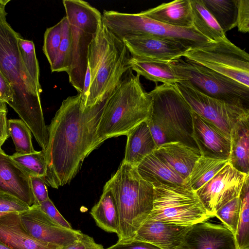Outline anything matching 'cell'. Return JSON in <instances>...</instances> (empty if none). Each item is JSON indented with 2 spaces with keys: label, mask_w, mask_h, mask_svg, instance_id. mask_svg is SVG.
I'll return each mask as SVG.
<instances>
[{
  "label": "cell",
  "mask_w": 249,
  "mask_h": 249,
  "mask_svg": "<svg viewBox=\"0 0 249 249\" xmlns=\"http://www.w3.org/2000/svg\"><path fill=\"white\" fill-rule=\"evenodd\" d=\"M107 98L85 108L81 93L62 102L48 126L49 139L44 151L47 161V185L57 189L69 184L84 159L100 146L96 132Z\"/></svg>",
  "instance_id": "obj_1"
},
{
  "label": "cell",
  "mask_w": 249,
  "mask_h": 249,
  "mask_svg": "<svg viewBox=\"0 0 249 249\" xmlns=\"http://www.w3.org/2000/svg\"><path fill=\"white\" fill-rule=\"evenodd\" d=\"M129 69L107 97L98 126L100 145L107 139L126 135L150 116L152 98Z\"/></svg>",
  "instance_id": "obj_2"
},
{
  "label": "cell",
  "mask_w": 249,
  "mask_h": 249,
  "mask_svg": "<svg viewBox=\"0 0 249 249\" xmlns=\"http://www.w3.org/2000/svg\"><path fill=\"white\" fill-rule=\"evenodd\" d=\"M130 57L123 40L111 33L102 21L88 50L91 80L86 107H92L109 96L130 69Z\"/></svg>",
  "instance_id": "obj_3"
},
{
  "label": "cell",
  "mask_w": 249,
  "mask_h": 249,
  "mask_svg": "<svg viewBox=\"0 0 249 249\" xmlns=\"http://www.w3.org/2000/svg\"><path fill=\"white\" fill-rule=\"evenodd\" d=\"M104 186L111 191L118 208L120 222L118 242L133 239L152 210L153 185L140 176L137 167L123 160Z\"/></svg>",
  "instance_id": "obj_4"
},
{
  "label": "cell",
  "mask_w": 249,
  "mask_h": 249,
  "mask_svg": "<svg viewBox=\"0 0 249 249\" xmlns=\"http://www.w3.org/2000/svg\"><path fill=\"white\" fill-rule=\"evenodd\" d=\"M149 93L152 103L146 122L157 146L180 142L198 150L193 137V110L174 85L157 86Z\"/></svg>",
  "instance_id": "obj_5"
},
{
  "label": "cell",
  "mask_w": 249,
  "mask_h": 249,
  "mask_svg": "<svg viewBox=\"0 0 249 249\" xmlns=\"http://www.w3.org/2000/svg\"><path fill=\"white\" fill-rule=\"evenodd\" d=\"M10 0H0V71L13 92L9 105L19 116L30 109L42 108L40 94L22 64L18 39L20 35L6 20V5Z\"/></svg>",
  "instance_id": "obj_6"
},
{
  "label": "cell",
  "mask_w": 249,
  "mask_h": 249,
  "mask_svg": "<svg viewBox=\"0 0 249 249\" xmlns=\"http://www.w3.org/2000/svg\"><path fill=\"white\" fill-rule=\"evenodd\" d=\"M62 2L71 35L72 60L67 74L70 83L78 93H81L88 65L89 47L102 23V15L84 0Z\"/></svg>",
  "instance_id": "obj_7"
},
{
  "label": "cell",
  "mask_w": 249,
  "mask_h": 249,
  "mask_svg": "<svg viewBox=\"0 0 249 249\" xmlns=\"http://www.w3.org/2000/svg\"><path fill=\"white\" fill-rule=\"evenodd\" d=\"M102 21L108 30L122 40L133 36H150L178 41L189 49L211 42L194 27L168 25L150 19L140 12L132 14L105 10Z\"/></svg>",
  "instance_id": "obj_8"
},
{
  "label": "cell",
  "mask_w": 249,
  "mask_h": 249,
  "mask_svg": "<svg viewBox=\"0 0 249 249\" xmlns=\"http://www.w3.org/2000/svg\"><path fill=\"white\" fill-rule=\"evenodd\" d=\"M152 185L153 208L148 218L192 226L212 217L190 187L161 183Z\"/></svg>",
  "instance_id": "obj_9"
},
{
  "label": "cell",
  "mask_w": 249,
  "mask_h": 249,
  "mask_svg": "<svg viewBox=\"0 0 249 249\" xmlns=\"http://www.w3.org/2000/svg\"><path fill=\"white\" fill-rule=\"evenodd\" d=\"M168 64L177 75L201 93L249 109V87L186 58Z\"/></svg>",
  "instance_id": "obj_10"
},
{
  "label": "cell",
  "mask_w": 249,
  "mask_h": 249,
  "mask_svg": "<svg viewBox=\"0 0 249 249\" xmlns=\"http://www.w3.org/2000/svg\"><path fill=\"white\" fill-rule=\"evenodd\" d=\"M183 57L249 87V54L227 38L190 49Z\"/></svg>",
  "instance_id": "obj_11"
},
{
  "label": "cell",
  "mask_w": 249,
  "mask_h": 249,
  "mask_svg": "<svg viewBox=\"0 0 249 249\" xmlns=\"http://www.w3.org/2000/svg\"><path fill=\"white\" fill-rule=\"evenodd\" d=\"M174 85L194 112L211 122L231 139L236 129L249 120V109L207 96L185 80Z\"/></svg>",
  "instance_id": "obj_12"
},
{
  "label": "cell",
  "mask_w": 249,
  "mask_h": 249,
  "mask_svg": "<svg viewBox=\"0 0 249 249\" xmlns=\"http://www.w3.org/2000/svg\"><path fill=\"white\" fill-rule=\"evenodd\" d=\"M248 175H249L237 170L229 162L209 181L196 192L212 217L224 204L239 196Z\"/></svg>",
  "instance_id": "obj_13"
},
{
  "label": "cell",
  "mask_w": 249,
  "mask_h": 249,
  "mask_svg": "<svg viewBox=\"0 0 249 249\" xmlns=\"http://www.w3.org/2000/svg\"><path fill=\"white\" fill-rule=\"evenodd\" d=\"M19 215L26 231L34 238L42 242L62 248L78 240L83 234L80 230L59 225L37 204H34Z\"/></svg>",
  "instance_id": "obj_14"
},
{
  "label": "cell",
  "mask_w": 249,
  "mask_h": 249,
  "mask_svg": "<svg viewBox=\"0 0 249 249\" xmlns=\"http://www.w3.org/2000/svg\"><path fill=\"white\" fill-rule=\"evenodd\" d=\"M132 57L169 62L183 57L190 50L181 43L167 38L141 36L123 40Z\"/></svg>",
  "instance_id": "obj_15"
},
{
  "label": "cell",
  "mask_w": 249,
  "mask_h": 249,
  "mask_svg": "<svg viewBox=\"0 0 249 249\" xmlns=\"http://www.w3.org/2000/svg\"><path fill=\"white\" fill-rule=\"evenodd\" d=\"M176 249H237L234 235L223 224L207 221L190 227Z\"/></svg>",
  "instance_id": "obj_16"
},
{
  "label": "cell",
  "mask_w": 249,
  "mask_h": 249,
  "mask_svg": "<svg viewBox=\"0 0 249 249\" xmlns=\"http://www.w3.org/2000/svg\"><path fill=\"white\" fill-rule=\"evenodd\" d=\"M192 118L193 137L201 156L229 160L231 139L193 111Z\"/></svg>",
  "instance_id": "obj_17"
},
{
  "label": "cell",
  "mask_w": 249,
  "mask_h": 249,
  "mask_svg": "<svg viewBox=\"0 0 249 249\" xmlns=\"http://www.w3.org/2000/svg\"><path fill=\"white\" fill-rule=\"evenodd\" d=\"M0 193L12 195L31 207L35 199L30 176L0 149Z\"/></svg>",
  "instance_id": "obj_18"
},
{
  "label": "cell",
  "mask_w": 249,
  "mask_h": 249,
  "mask_svg": "<svg viewBox=\"0 0 249 249\" xmlns=\"http://www.w3.org/2000/svg\"><path fill=\"white\" fill-rule=\"evenodd\" d=\"M190 227L148 218L133 239L150 243L161 249H176Z\"/></svg>",
  "instance_id": "obj_19"
},
{
  "label": "cell",
  "mask_w": 249,
  "mask_h": 249,
  "mask_svg": "<svg viewBox=\"0 0 249 249\" xmlns=\"http://www.w3.org/2000/svg\"><path fill=\"white\" fill-rule=\"evenodd\" d=\"M0 242L12 249H60L58 246L42 242L26 231L19 213H11L0 217Z\"/></svg>",
  "instance_id": "obj_20"
},
{
  "label": "cell",
  "mask_w": 249,
  "mask_h": 249,
  "mask_svg": "<svg viewBox=\"0 0 249 249\" xmlns=\"http://www.w3.org/2000/svg\"><path fill=\"white\" fill-rule=\"evenodd\" d=\"M154 152L186 180L187 183L196 162L201 157L198 149L180 142L164 143L158 146Z\"/></svg>",
  "instance_id": "obj_21"
},
{
  "label": "cell",
  "mask_w": 249,
  "mask_h": 249,
  "mask_svg": "<svg viewBox=\"0 0 249 249\" xmlns=\"http://www.w3.org/2000/svg\"><path fill=\"white\" fill-rule=\"evenodd\" d=\"M143 16L168 25L191 28L193 26L190 0H176L140 12Z\"/></svg>",
  "instance_id": "obj_22"
},
{
  "label": "cell",
  "mask_w": 249,
  "mask_h": 249,
  "mask_svg": "<svg viewBox=\"0 0 249 249\" xmlns=\"http://www.w3.org/2000/svg\"><path fill=\"white\" fill-rule=\"evenodd\" d=\"M126 136L127 142L123 160L133 166L137 167L158 147L146 120L131 129Z\"/></svg>",
  "instance_id": "obj_23"
},
{
  "label": "cell",
  "mask_w": 249,
  "mask_h": 249,
  "mask_svg": "<svg viewBox=\"0 0 249 249\" xmlns=\"http://www.w3.org/2000/svg\"><path fill=\"white\" fill-rule=\"evenodd\" d=\"M137 170L144 180L152 185L161 183L189 186L187 181L160 159L154 152L141 162L137 167Z\"/></svg>",
  "instance_id": "obj_24"
},
{
  "label": "cell",
  "mask_w": 249,
  "mask_h": 249,
  "mask_svg": "<svg viewBox=\"0 0 249 249\" xmlns=\"http://www.w3.org/2000/svg\"><path fill=\"white\" fill-rule=\"evenodd\" d=\"M128 65L137 74L155 83L174 85L183 81L175 73L168 62L138 58L130 55Z\"/></svg>",
  "instance_id": "obj_25"
},
{
  "label": "cell",
  "mask_w": 249,
  "mask_h": 249,
  "mask_svg": "<svg viewBox=\"0 0 249 249\" xmlns=\"http://www.w3.org/2000/svg\"><path fill=\"white\" fill-rule=\"evenodd\" d=\"M91 216L97 225L109 232H119V216L117 204L111 191L104 186L99 201L92 208Z\"/></svg>",
  "instance_id": "obj_26"
},
{
  "label": "cell",
  "mask_w": 249,
  "mask_h": 249,
  "mask_svg": "<svg viewBox=\"0 0 249 249\" xmlns=\"http://www.w3.org/2000/svg\"><path fill=\"white\" fill-rule=\"evenodd\" d=\"M193 26L211 42L227 38L225 34L213 17L204 5L202 0H190Z\"/></svg>",
  "instance_id": "obj_27"
},
{
  "label": "cell",
  "mask_w": 249,
  "mask_h": 249,
  "mask_svg": "<svg viewBox=\"0 0 249 249\" xmlns=\"http://www.w3.org/2000/svg\"><path fill=\"white\" fill-rule=\"evenodd\" d=\"M249 120L244 122L231 138L229 162L237 170L249 175Z\"/></svg>",
  "instance_id": "obj_28"
},
{
  "label": "cell",
  "mask_w": 249,
  "mask_h": 249,
  "mask_svg": "<svg viewBox=\"0 0 249 249\" xmlns=\"http://www.w3.org/2000/svg\"><path fill=\"white\" fill-rule=\"evenodd\" d=\"M228 162V160L201 156L194 166L187 180V184L196 192L209 181Z\"/></svg>",
  "instance_id": "obj_29"
},
{
  "label": "cell",
  "mask_w": 249,
  "mask_h": 249,
  "mask_svg": "<svg viewBox=\"0 0 249 249\" xmlns=\"http://www.w3.org/2000/svg\"><path fill=\"white\" fill-rule=\"evenodd\" d=\"M223 32L237 26V0H202Z\"/></svg>",
  "instance_id": "obj_30"
},
{
  "label": "cell",
  "mask_w": 249,
  "mask_h": 249,
  "mask_svg": "<svg viewBox=\"0 0 249 249\" xmlns=\"http://www.w3.org/2000/svg\"><path fill=\"white\" fill-rule=\"evenodd\" d=\"M240 197L241 208L235 239L237 249H249V175L245 179Z\"/></svg>",
  "instance_id": "obj_31"
},
{
  "label": "cell",
  "mask_w": 249,
  "mask_h": 249,
  "mask_svg": "<svg viewBox=\"0 0 249 249\" xmlns=\"http://www.w3.org/2000/svg\"><path fill=\"white\" fill-rule=\"evenodd\" d=\"M62 20V40L55 61L50 67L52 72L65 71L68 73L71 68L72 60L71 28L66 16Z\"/></svg>",
  "instance_id": "obj_32"
},
{
  "label": "cell",
  "mask_w": 249,
  "mask_h": 249,
  "mask_svg": "<svg viewBox=\"0 0 249 249\" xmlns=\"http://www.w3.org/2000/svg\"><path fill=\"white\" fill-rule=\"evenodd\" d=\"M9 136L12 137L17 152L21 154L35 153L31 131L22 120L10 119L7 121Z\"/></svg>",
  "instance_id": "obj_33"
},
{
  "label": "cell",
  "mask_w": 249,
  "mask_h": 249,
  "mask_svg": "<svg viewBox=\"0 0 249 249\" xmlns=\"http://www.w3.org/2000/svg\"><path fill=\"white\" fill-rule=\"evenodd\" d=\"M11 157L29 176L39 177L43 179L45 177L47 161L43 150L26 154L15 153Z\"/></svg>",
  "instance_id": "obj_34"
},
{
  "label": "cell",
  "mask_w": 249,
  "mask_h": 249,
  "mask_svg": "<svg viewBox=\"0 0 249 249\" xmlns=\"http://www.w3.org/2000/svg\"><path fill=\"white\" fill-rule=\"evenodd\" d=\"M18 43L23 66L37 89L41 92L42 89L39 83V67L34 43L32 41L25 39L20 36L18 37Z\"/></svg>",
  "instance_id": "obj_35"
},
{
  "label": "cell",
  "mask_w": 249,
  "mask_h": 249,
  "mask_svg": "<svg viewBox=\"0 0 249 249\" xmlns=\"http://www.w3.org/2000/svg\"><path fill=\"white\" fill-rule=\"evenodd\" d=\"M62 19L54 26L48 28L44 36L43 51L50 65L52 66L56 58L62 37Z\"/></svg>",
  "instance_id": "obj_36"
},
{
  "label": "cell",
  "mask_w": 249,
  "mask_h": 249,
  "mask_svg": "<svg viewBox=\"0 0 249 249\" xmlns=\"http://www.w3.org/2000/svg\"><path fill=\"white\" fill-rule=\"evenodd\" d=\"M240 208L241 199L239 196L224 204L216 212L214 215L234 236L237 231Z\"/></svg>",
  "instance_id": "obj_37"
},
{
  "label": "cell",
  "mask_w": 249,
  "mask_h": 249,
  "mask_svg": "<svg viewBox=\"0 0 249 249\" xmlns=\"http://www.w3.org/2000/svg\"><path fill=\"white\" fill-rule=\"evenodd\" d=\"M26 203L9 194L0 193V213H21L30 209Z\"/></svg>",
  "instance_id": "obj_38"
},
{
  "label": "cell",
  "mask_w": 249,
  "mask_h": 249,
  "mask_svg": "<svg viewBox=\"0 0 249 249\" xmlns=\"http://www.w3.org/2000/svg\"><path fill=\"white\" fill-rule=\"evenodd\" d=\"M237 26L243 33L249 31V0H237Z\"/></svg>",
  "instance_id": "obj_39"
},
{
  "label": "cell",
  "mask_w": 249,
  "mask_h": 249,
  "mask_svg": "<svg viewBox=\"0 0 249 249\" xmlns=\"http://www.w3.org/2000/svg\"><path fill=\"white\" fill-rule=\"evenodd\" d=\"M31 188L35 199V204L39 205L49 197L47 184L42 178L30 176Z\"/></svg>",
  "instance_id": "obj_40"
},
{
  "label": "cell",
  "mask_w": 249,
  "mask_h": 249,
  "mask_svg": "<svg viewBox=\"0 0 249 249\" xmlns=\"http://www.w3.org/2000/svg\"><path fill=\"white\" fill-rule=\"evenodd\" d=\"M40 209L54 221L66 228L72 229L71 224L62 216L49 198L39 204Z\"/></svg>",
  "instance_id": "obj_41"
},
{
  "label": "cell",
  "mask_w": 249,
  "mask_h": 249,
  "mask_svg": "<svg viewBox=\"0 0 249 249\" xmlns=\"http://www.w3.org/2000/svg\"><path fill=\"white\" fill-rule=\"evenodd\" d=\"M60 249H106L99 244L95 242L93 238L83 233L81 237L74 242Z\"/></svg>",
  "instance_id": "obj_42"
},
{
  "label": "cell",
  "mask_w": 249,
  "mask_h": 249,
  "mask_svg": "<svg viewBox=\"0 0 249 249\" xmlns=\"http://www.w3.org/2000/svg\"><path fill=\"white\" fill-rule=\"evenodd\" d=\"M106 249H161L150 243L132 239L125 242H117Z\"/></svg>",
  "instance_id": "obj_43"
},
{
  "label": "cell",
  "mask_w": 249,
  "mask_h": 249,
  "mask_svg": "<svg viewBox=\"0 0 249 249\" xmlns=\"http://www.w3.org/2000/svg\"><path fill=\"white\" fill-rule=\"evenodd\" d=\"M13 96L11 86L0 71V101L9 105L13 101Z\"/></svg>",
  "instance_id": "obj_44"
},
{
  "label": "cell",
  "mask_w": 249,
  "mask_h": 249,
  "mask_svg": "<svg viewBox=\"0 0 249 249\" xmlns=\"http://www.w3.org/2000/svg\"><path fill=\"white\" fill-rule=\"evenodd\" d=\"M7 112V111L0 112V149L9 137L6 118Z\"/></svg>",
  "instance_id": "obj_45"
},
{
  "label": "cell",
  "mask_w": 249,
  "mask_h": 249,
  "mask_svg": "<svg viewBox=\"0 0 249 249\" xmlns=\"http://www.w3.org/2000/svg\"><path fill=\"white\" fill-rule=\"evenodd\" d=\"M90 72L89 65H88V67L85 77L83 89L82 92L81 93V104L83 107L85 108L86 107L87 99L88 98L89 92L90 85Z\"/></svg>",
  "instance_id": "obj_46"
},
{
  "label": "cell",
  "mask_w": 249,
  "mask_h": 249,
  "mask_svg": "<svg viewBox=\"0 0 249 249\" xmlns=\"http://www.w3.org/2000/svg\"><path fill=\"white\" fill-rule=\"evenodd\" d=\"M7 111L6 103L0 101V112Z\"/></svg>",
  "instance_id": "obj_47"
},
{
  "label": "cell",
  "mask_w": 249,
  "mask_h": 249,
  "mask_svg": "<svg viewBox=\"0 0 249 249\" xmlns=\"http://www.w3.org/2000/svg\"><path fill=\"white\" fill-rule=\"evenodd\" d=\"M0 249H12L5 244L0 242Z\"/></svg>",
  "instance_id": "obj_48"
},
{
  "label": "cell",
  "mask_w": 249,
  "mask_h": 249,
  "mask_svg": "<svg viewBox=\"0 0 249 249\" xmlns=\"http://www.w3.org/2000/svg\"><path fill=\"white\" fill-rule=\"evenodd\" d=\"M8 213H0V216H3V215H4L7 214H8Z\"/></svg>",
  "instance_id": "obj_49"
}]
</instances>
